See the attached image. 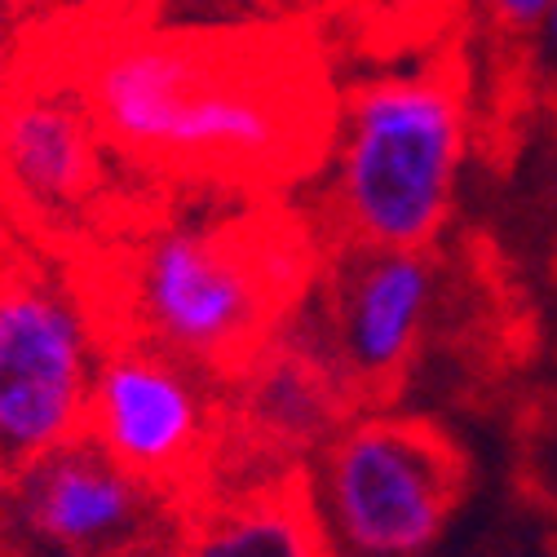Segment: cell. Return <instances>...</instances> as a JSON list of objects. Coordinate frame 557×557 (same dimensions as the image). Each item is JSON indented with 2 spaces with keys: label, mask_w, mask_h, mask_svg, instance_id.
<instances>
[{
  "label": "cell",
  "mask_w": 557,
  "mask_h": 557,
  "mask_svg": "<svg viewBox=\"0 0 557 557\" xmlns=\"http://www.w3.org/2000/svg\"><path fill=\"white\" fill-rule=\"evenodd\" d=\"M76 85L124 160L199 182H284L336 133L323 72L274 32H120L89 49Z\"/></svg>",
  "instance_id": "1"
},
{
  "label": "cell",
  "mask_w": 557,
  "mask_h": 557,
  "mask_svg": "<svg viewBox=\"0 0 557 557\" xmlns=\"http://www.w3.org/2000/svg\"><path fill=\"white\" fill-rule=\"evenodd\" d=\"M310 235L293 218H190L143 235L120 261V336H143L218 376L248 372L310 288Z\"/></svg>",
  "instance_id": "2"
},
{
  "label": "cell",
  "mask_w": 557,
  "mask_h": 557,
  "mask_svg": "<svg viewBox=\"0 0 557 557\" xmlns=\"http://www.w3.org/2000/svg\"><path fill=\"white\" fill-rule=\"evenodd\" d=\"M469 66L443 49L341 94L323 218L336 248H434L469 156Z\"/></svg>",
  "instance_id": "3"
},
{
  "label": "cell",
  "mask_w": 557,
  "mask_h": 557,
  "mask_svg": "<svg viewBox=\"0 0 557 557\" xmlns=\"http://www.w3.org/2000/svg\"><path fill=\"white\" fill-rule=\"evenodd\" d=\"M469 486V465L447 430L416 416H359L327 443L310 496L327 548L411 557L443 544Z\"/></svg>",
  "instance_id": "4"
},
{
  "label": "cell",
  "mask_w": 557,
  "mask_h": 557,
  "mask_svg": "<svg viewBox=\"0 0 557 557\" xmlns=\"http://www.w3.org/2000/svg\"><path fill=\"white\" fill-rule=\"evenodd\" d=\"M102 336L81 297L18 265L0 274V473L18 478L89 430Z\"/></svg>",
  "instance_id": "5"
},
{
  "label": "cell",
  "mask_w": 557,
  "mask_h": 557,
  "mask_svg": "<svg viewBox=\"0 0 557 557\" xmlns=\"http://www.w3.org/2000/svg\"><path fill=\"white\" fill-rule=\"evenodd\" d=\"M438 310L430 248H345L323 297L327 368L345 389L394 394Z\"/></svg>",
  "instance_id": "6"
},
{
  "label": "cell",
  "mask_w": 557,
  "mask_h": 557,
  "mask_svg": "<svg viewBox=\"0 0 557 557\" xmlns=\"http://www.w3.org/2000/svg\"><path fill=\"white\" fill-rule=\"evenodd\" d=\"M208 398L199 368L143 336H115L94 372L89 438L156 486H177L203 456Z\"/></svg>",
  "instance_id": "7"
},
{
  "label": "cell",
  "mask_w": 557,
  "mask_h": 557,
  "mask_svg": "<svg viewBox=\"0 0 557 557\" xmlns=\"http://www.w3.org/2000/svg\"><path fill=\"white\" fill-rule=\"evenodd\" d=\"M164 486L120 465L89 434L53 447L18 473V509L36 544L62 553L147 548L164 531Z\"/></svg>",
  "instance_id": "8"
},
{
  "label": "cell",
  "mask_w": 557,
  "mask_h": 557,
  "mask_svg": "<svg viewBox=\"0 0 557 557\" xmlns=\"http://www.w3.org/2000/svg\"><path fill=\"white\" fill-rule=\"evenodd\" d=\"M107 151L76 81H32L0 102V190L32 218L85 213L107 182Z\"/></svg>",
  "instance_id": "9"
},
{
  "label": "cell",
  "mask_w": 557,
  "mask_h": 557,
  "mask_svg": "<svg viewBox=\"0 0 557 557\" xmlns=\"http://www.w3.org/2000/svg\"><path fill=\"white\" fill-rule=\"evenodd\" d=\"M190 548L213 557H301L323 553L327 535L314 496H248L208 518Z\"/></svg>",
  "instance_id": "10"
},
{
  "label": "cell",
  "mask_w": 557,
  "mask_h": 557,
  "mask_svg": "<svg viewBox=\"0 0 557 557\" xmlns=\"http://www.w3.org/2000/svg\"><path fill=\"white\" fill-rule=\"evenodd\" d=\"M336 389H341V381L332 376V368L323 359H310V355L270 359L261 368V385H257V416L278 438L310 443L332 421Z\"/></svg>",
  "instance_id": "11"
},
{
  "label": "cell",
  "mask_w": 557,
  "mask_h": 557,
  "mask_svg": "<svg viewBox=\"0 0 557 557\" xmlns=\"http://www.w3.org/2000/svg\"><path fill=\"white\" fill-rule=\"evenodd\" d=\"M341 5L381 45H389L394 36H425L451 14V0H341Z\"/></svg>",
  "instance_id": "12"
},
{
  "label": "cell",
  "mask_w": 557,
  "mask_h": 557,
  "mask_svg": "<svg viewBox=\"0 0 557 557\" xmlns=\"http://www.w3.org/2000/svg\"><path fill=\"white\" fill-rule=\"evenodd\" d=\"M478 10H482V18H486V27H492L496 40L527 49L540 18L553 10V0H478Z\"/></svg>",
  "instance_id": "13"
},
{
  "label": "cell",
  "mask_w": 557,
  "mask_h": 557,
  "mask_svg": "<svg viewBox=\"0 0 557 557\" xmlns=\"http://www.w3.org/2000/svg\"><path fill=\"white\" fill-rule=\"evenodd\" d=\"M531 62H535V72H544L548 81H557V0H553V10L540 18L531 45H527Z\"/></svg>",
  "instance_id": "14"
},
{
  "label": "cell",
  "mask_w": 557,
  "mask_h": 557,
  "mask_svg": "<svg viewBox=\"0 0 557 557\" xmlns=\"http://www.w3.org/2000/svg\"><path fill=\"white\" fill-rule=\"evenodd\" d=\"M548 218H553V248H557V160L548 173Z\"/></svg>",
  "instance_id": "15"
},
{
  "label": "cell",
  "mask_w": 557,
  "mask_h": 557,
  "mask_svg": "<svg viewBox=\"0 0 557 557\" xmlns=\"http://www.w3.org/2000/svg\"><path fill=\"white\" fill-rule=\"evenodd\" d=\"M310 5H314V0H310Z\"/></svg>",
  "instance_id": "16"
}]
</instances>
